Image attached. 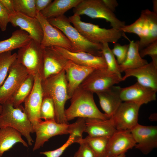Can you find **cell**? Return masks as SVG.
I'll list each match as a JSON object with an SVG mask.
<instances>
[{
	"label": "cell",
	"instance_id": "6da1fadb",
	"mask_svg": "<svg viewBox=\"0 0 157 157\" xmlns=\"http://www.w3.org/2000/svg\"><path fill=\"white\" fill-rule=\"evenodd\" d=\"M41 84L43 95L51 98L53 102L55 121L58 123L69 124L65 117V106L66 101L70 97L67 92L65 70L42 80Z\"/></svg>",
	"mask_w": 157,
	"mask_h": 157
},
{
	"label": "cell",
	"instance_id": "7a4b0ae2",
	"mask_svg": "<svg viewBox=\"0 0 157 157\" xmlns=\"http://www.w3.org/2000/svg\"><path fill=\"white\" fill-rule=\"evenodd\" d=\"M93 94L79 87L76 89L70 99V106L65 110V117L67 122L76 117L104 120L109 119L107 115L101 112L97 107Z\"/></svg>",
	"mask_w": 157,
	"mask_h": 157
},
{
	"label": "cell",
	"instance_id": "3957f363",
	"mask_svg": "<svg viewBox=\"0 0 157 157\" xmlns=\"http://www.w3.org/2000/svg\"><path fill=\"white\" fill-rule=\"evenodd\" d=\"M53 26L61 31L71 43L72 52H85L101 56L102 44L91 42L85 38L72 26L68 18L64 15L47 19Z\"/></svg>",
	"mask_w": 157,
	"mask_h": 157
},
{
	"label": "cell",
	"instance_id": "277c9868",
	"mask_svg": "<svg viewBox=\"0 0 157 157\" xmlns=\"http://www.w3.org/2000/svg\"><path fill=\"white\" fill-rule=\"evenodd\" d=\"M0 114V128L10 127L18 131L26 139L28 144L32 145L33 140L31 135L34 133L32 125L21 105L15 108L8 101L2 105Z\"/></svg>",
	"mask_w": 157,
	"mask_h": 157
},
{
	"label": "cell",
	"instance_id": "5b68a950",
	"mask_svg": "<svg viewBox=\"0 0 157 157\" xmlns=\"http://www.w3.org/2000/svg\"><path fill=\"white\" fill-rule=\"evenodd\" d=\"M68 18L79 32L91 42L115 44L122 36L127 38L124 32L119 29L100 28L98 25L82 21L80 16L74 14Z\"/></svg>",
	"mask_w": 157,
	"mask_h": 157
},
{
	"label": "cell",
	"instance_id": "8992f818",
	"mask_svg": "<svg viewBox=\"0 0 157 157\" xmlns=\"http://www.w3.org/2000/svg\"><path fill=\"white\" fill-rule=\"evenodd\" d=\"M74 15H84L92 18L105 19L110 23L112 28L120 29L125 25V22L118 19L114 12L109 10L102 0H82L73 8Z\"/></svg>",
	"mask_w": 157,
	"mask_h": 157
},
{
	"label": "cell",
	"instance_id": "52a82bcc",
	"mask_svg": "<svg viewBox=\"0 0 157 157\" xmlns=\"http://www.w3.org/2000/svg\"><path fill=\"white\" fill-rule=\"evenodd\" d=\"M44 48L40 44L31 39L28 43L19 49L16 60L24 65L29 74L42 77Z\"/></svg>",
	"mask_w": 157,
	"mask_h": 157
},
{
	"label": "cell",
	"instance_id": "ba28073f",
	"mask_svg": "<svg viewBox=\"0 0 157 157\" xmlns=\"http://www.w3.org/2000/svg\"><path fill=\"white\" fill-rule=\"evenodd\" d=\"M121 75L111 72L107 68L95 69L83 81L80 87L91 93L105 90L122 81Z\"/></svg>",
	"mask_w": 157,
	"mask_h": 157
},
{
	"label": "cell",
	"instance_id": "9c48e42d",
	"mask_svg": "<svg viewBox=\"0 0 157 157\" xmlns=\"http://www.w3.org/2000/svg\"><path fill=\"white\" fill-rule=\"evenodd\" d=\"M28 74L25 67L16 59L10 66L7 77L0 87L1 104L11 98Z\"/></svg>",
	"mask_w": 157,
	"mask_h": 157
},
{
	"label": "cell",
	"instance_id": "30bf717a",
	"mask_svg": "<svg viewBox=\"0 0 157 157\" xmlns=\"http://www.w3.org/2000/svg\"><path fill=\"white\" fill-rule=\"evenodd\" d=\"M36 17L42 28L43 37L40 44L42 47L56 46L72 51L71 43L61 31L52 25L40 12H37Z\"/></svg>",
	"mask_w": 157,
	"mask_h": 157
},
{
	"label": "cell",
	"instance_id": "8fae6325",
	"mask_svg": "<svg viewBox=\"0 0 157 157\" xmlns=\"http://www.w3.org/2000/svg\"><path fill=\"white\" fill-rule=\"evenodd\" d=\"M140 106L133 102H123L110 118L118 131L130 130L138 124V113Z\"/></svg>",
	"mask_w": 157,
	"mask_h": 157
},
{
	"label": "cell",
	"instance_id": "7c38bea8",
	"mask_svg": "<svg viewBox=\"0 0 157 157\" xmlns=\"http://www.w3.org/2000/svg\"><path fill=\"white\" fill-rule=\"evenodd\" d=\"M42 78L39 75L34 77L33 89L24 103V111L33 128L42 121L40 116V109L43 94L42 86Z\"/></svg>",
	"mask_w": 157,
	"mask_h": 157
},
{
	"label": "cell",
	"instance_id": "4fadbf2b",
	"mask_svg": "<svg viewBox=\"0 0 157 157\" xmlns=\"http://www.w3.org/2000/svg\"><path fill=\"white\" fill-rule=\"evenodd\" d=\"M69 124L58 123L55 120H42L33 128L36 137L33 151L42 147L52 137L69 134Z\"/></svg>",
	"mask_w": 157,
	"mask_h": 157
},
{
	"label": "cell",
	"instance_id": "5bb4252c",
	"mask_svg": "<svg viewBox=\"0 0 157 157\" xmlns=\"http://www.w3.org/2000/svg\"><path fill=\"white\" fill-rule=\"evenodd\" d=\"M136 143L135 147L143 154H149L157 147V126L138 123L130 130Z\"/></svg>",
	"mask_w": 157,
	"mask_h": 157
},
{
	"label": "cell",
	"instance_id": "9a60e30c",
	"mask_svg": "<svg viewBox=\"0 0 157 157\" xmlns=\"http://www.w3.org/2000/svg\"><path fill=\"white\" fill-rule=\"evenodd\" d=\"M49 47L61 56L76 64L95 69L107 68L103 55L99 56L85 52H72L56 46Z\"/></svg>",
	"mask_w": 157,
	"mask_h": 157
},
{
	"label": "cell",
	"instance_id": "2e32d148",
	"mask_svg": "<svg viewBox=\"0 0 157 157\" xmlns=\"http://www.w3.org/2000/svg\"><path fill=\"white\" fill-rule=\"evenodd\" d=\"M157 90L142 85L137 82L121 88L120 97L123 102H133L141 106L156 99Z\"/></svg>",
	"mask_w": 157,
	"mask_h": 157
},
{
	"label": "cell",
	"instance_id": "e0dca14e",
	"mask_svg": "<svg viewBox=\"0 0 157 157\" xmlns=\"http://www.w3.org/2000/svg\"><path fill=\"white\" fill-rule=\"evenodd\" d=\"M136 144L130 130H117L109 139L107 156L114 157L125 154Z\"/></svg>",
	"mask_w": 157,
	"mask_h": 157
},
{
	"label": "cell",
	"instance_id": "ac0fdd59",
	"mask_svg": "<svg viewBox=\"0 0 157 157\" xmlns=\"http://www.w3.org/2000/svg\"><path fill=\"white\" fill-rule=\"evenodd\" d=\"M9 22L14 27H19L28 33L32 39L41 43L43 37L41 25L36 17L15 12L10 15Z\"/></svg>",
	"mask_w": 157,
	"mask_h": 157
},
{
	"label": "cell",
	"instance_id": "d6986e66",
	"mask_svg": "<svg viewBox=\"0 0 157 157\" xmlns=\"http://www.w3.org/2000/svg\"><path fill=\"white\" fill-rule=\"evenodd\" d=\"M94 69V68L79 65L69 60H67L64 70L67 81V92L70 98L83 81Z\"/></svg>",
	"mask_w": 157,
	"mask_h": 157
},
{
	"label": "cell",
	"instance_id": "ffe728a7",
	"mask_svg": "<svg viewBox=\"0 0 157 157\" xmlns=\"http://www.w3.org/2000/svg\"><path fill=\"white\" fill-rule=\"evenodd\" d=\"M122 81L130 76L136 77L137 82L144 86L157 90V67L151 62L138 68L124 72Z\"/></svg>",
	"mask_w": 157,
	"mask_h": 157
},
{
	"label": "cell",
	"instance_id": "44dd1931",
	"mask_svg": "<svg viewBox=\"0 0 157 157\" xmlns=\"http://www.w3.org/2000/svg\"><path fill=\"white\" fill-rule=\"evenodd\" d=\"M121 88L114 85L96 93L102 109L109 119L112 117L123 102L120 97Z\"/></svg>",
	"mask_w": 157,
	"mask_h": 157
},
{
	"label": "cell",
	"instance_id": "7402d4cb",
	"mask_svg": "<svg viewBox=\"0 0 157 157\" xmlns=\"http://www.w3.org/2000/svg\"><path fill=\"white\" fill-rule=\"evenodd\" d=\"M68 60L50 47L44 48L42 80L58 74L64 69Z\"/></svg>",
	"mask_w": 157,
	"mask_h": 157
},
{
	"label": "cell",
	"instance_id": "603a6c76",
	"mask_svg": "<svg viewBox=\"0 0 157 157\" xmlns=\"http://www.w3.org/2000/svg\"><path fill=\"white\" fill-rule=\"evenodd\" d=\"M84 132L92 137L110 138L117 131L110 119L106 120L95 118H85Z\"/></svg>",
	"mask_w": 157,
	"mask_h": 157
},
{
	"label": "cell",
	"instance_id": "cb8c5ba5",
	"mask_svg": "<svg viewBox=\"0 0 157 157\" xmlns=\"http://www.w3.org/2000/svg\"><path fill=\"white\" fill-rule=\"evenodd\" d=\"M119 30L124 32L134 33L139 37V51L145 47L150 29L149 22L142 11L140 17L134 23L129 25H125Z\"/></svg>",
	"mask_w": 157,
	"mask_h": 157
},
{
	"label": "cell",
	"instance_id": "d4e9b609",
	"mask_svg": "<svg viewBox=\"0 0 157 157\" xmlns=\"http://www.w3.org/2000/svg\"><path fill=\"white\" fill-rule=\"evenodd\" d=\"M22 135L20 133L12 128H0V157L17 143H21L28 147V143L22 138Z\"/></svg>",
	"mask_w": 157,
	"mask_h": 157
},
{
	"label": "cell",
	"instance_id": "484cf974",
	"mask_svg": "<svg viewBox=\"0 0 157 157\" xmlns=\"http://www.w3.org/2000/svg\"><path fill=\"white\" fill-rule=\"evenodd\" d=\"M130 43L126 59L119 65L120 73L127 69L138 68L148 63L147 61L140 56L139 49V41L134 42L129 40Z\"/></svg>",
	"mask_w": 157,
	"mask_h": 157
},
{
	"label": "cell",
	"instance_id": "4316f807",
	"mask_svg": "<svg viewBox=\"0 0 157 157\" xmlns=\"http://www.w3.org/2000/svg\"><path fill=\"white\" fill-rule=\"evenodd\" d=\"M82 0H55L45 9L40 12L47 19L64 15L68 10L77 6Z\"/></svg>",
	"mask_w": 157,
	"mask_h": 157
},
{
	"label": "cell",
	"instance_id": "83f0119b",
	"mask_svg": "<svg viewBox=\"0 0 157 157\" xmlns=\"http://www.w3.org/2000/svg\"><path fill=\"white\" fill-rule=\"evenodd\" d=\"M32 39L26 32L21 29L14 31L9 38L0 41V54L19 49Z\"/></svg>",
	"mask_w": 157,
	"mask_h": 157
},
{
	"label": "cell",
	"instance_id": "f1b7e54d",
	"mask_svg": "<svg viewBox=\"0 0 157 157\" xmlns=\"http://www.w3.org/2000/svg\"><path fill=\"white\" fill-rule=\"evenodd\" d=\"M34 77L29 74L18 89L7 101L15 108L21 105L31 92L34 84Z\"/></svg>",
	"mask_w": 157,
	"mask_h": 157
},
{
	"label": "cell",
	"instance_id": "f546056e",
	"mask_svg": "<svg viewBox=\"0 0 157 157\" xmlns=\"http://www.w3.org/2000/svg\"><path fill=\"white\" fill-rule=\"evenodd\" d=\"M109 138L107 137H92L88 135L82 140L92 149L96 157H106Z\"/></svg>",
	"mask_w": 157,
	"mask_h": 157
},
{
	"label": "cell",
	"instance_id": "4dcf8cb0",
	"mask_svg": "<svg viewBox=\"0 0 157 157\" xmlns=\"http://www.w3.org/2000/svg\"><path fill=\"white\" fill-rule=\"evenodd\" d=\"M17 53L12 54L11 51L0 54V87L6 78L10 68L16 60Z\"/></svg>",
	"mask_w": 157,
	"mask_h": 157
},
{
	"label": "cell",
	"instance_id": "1f68e13d",
	"mask_svg": "<svg viewBox=\"0 0 157 157\" xmlns=\"http://www.w3.org/2000/svg\"><path fill=\"white\" fill-rule=\"evenodd\" d=\"M16 12L31 17H36L37 11L35 0H12Z\"/></svg>",
	"mask_w": 157,
	"mask_h": 157
},
{
	"label": "cell",
	"instance_id": "d6a6232c",
	"mask_svg": "<svg viewBox=\"0 0 157 157\" xmlns=\"http://www.w3.org/2000/svg\"><path fill=\"white\" fill-rule=\"evenodd\" d=\"M102 52L107 65V69L111 72L121 75L119 70V65L108 46V43L102 44Z\"/></svg>",
	"mask_w": 157,
	"mask_h": 157
},
{
	"label": "cell",
	"instance_id": "836d02e7",
	"mask_svg": "<svg viewBox=\"0 0 157 157\" xmlns=\"http://www.w3.org/2000/svg\"><path fill=\"white\" fill-rule=\"evenodd\" d=\"M40 116L41 119L45 120H55V112L54 103L50 97L43 95L41 104Z\"/></svg>",
	"mask_w": 157,
	"mask_h": 157
},
{
	"label": "cell",
	"instance_id": "e575fe53",
	"mask_svg": "<svg viewBox=\"0 0 157 157\" xmlns=\"http://www.w3.org/2000/svg\"><path fill=\"white\" fill-rule=\"evenodd\" d=\"M80 139H81L76 135H70L67 141L59 148L52 151L40 152V154L45 155L47 157H59L69 146L73 143H78Z\"/></svg>",
	"mask_w": 157,
	"mask_h": 157
},
{
	"label": "cell",
	"instance_id": "d590c367",
	"mask_svg": "<svg viewBox=\"0 0 157 157\" xmlns=\"http://www.w3.org/2000/svg\"><path fill=\"white\" fill-rule=\"evenodd\" d=\"M129 44L121 45L119 43L114 44L113 48L111 49L114 55L117 57L118 64L120 65L125 61L128 51Z\"/></svg>",
	"mask_w": 157,
	"mask_h": 157
},
{
	"label": "cell",
	"instance_id": "8d00e7d4",
	"mask_svg": "<svg viewBox=\"0 0 157 157\" xmlns=\"http://www.w3.org/2000/svg\"><path fill=\"white\" fill-rule=\"evenodd\" d=\"M139 54L142 58L147 55L150 56L152 59V62L157 67V40L139 51Z\"/></svg>",
	"mask_w": 157,
	"mask_h": 157
},
{
	"label": "cell",
	"instance_id": "74e56055",
	"mask_svg": "<svg viewBox=\"0 0 157 157\" xmlns=\"http://www.w3.org/2000/svg\"><path fill=\"white\" fill-rule=\"evenodd\" d=\"M85 118L78 117L74 123L69 125V135L74 134L82 138V134L85 130Z\"/></svg>",
	"mask_w": 157,
	"mask_h": 157
},
{
	"label": "cell",
	"instance_id": "f35d334b",
	"mask_svg": "<svg viewBox=\"0 0 157 157\" xmlns=\"http://www.w3.org/2000/svg\"><path fill=\"white\" fill-rule=\"evenodd\" d=\"M83 138L80 140L78 143L80 147L75 153L74 157H96L92 149L86 142L83 140Z\"/></svg>",
	"mask_w": 157,
	"mask_h": 157
},
{
	"label": "cell",
	"instance_id": "ab89813d",
	"mask_svg": "<svg viewBox=\"0 0 157 157\" xmlns=\"http://www.w3.org/2000/svg\"><path fill=\"white\" fill-rule=\"evenodd\" d=\"M10 14L0 2V29L5 31L9 22Z\"/></svg>",
	"mask_w": 157,
	"mask_h": 157
},
{
	"label": "cell",
	"instance_id": "60d3db41",
	"mask_svg": "<svg viewBox=\"0 0 157 157\" xmlns=\"http://www.w3.org/2000/svg\"><path fill=\"white\" fill-rule=\"evenodd\" d=\"M52 0H35V5L37 12L45 9L52 2Z\"/></svg>",
	"mask_w": 157,
	"mask_h": 157
},
{
	"label": "cell",
	"instance_id": "b9f144b4",
	"mask_svg": "<svg viewBox=\"0 0 157 157\" xmlns=\"http://www.w3.org/2000/svg\"><path fill=\"white\" fill-rule=\"evenodd\" d=\"M0 2L10 15L15 12L14 9L12 0H0Z\"/></svg>",
	"mask_w": 157,
	"mask_h": 157
},
{
	"label": "cell",
	"instance_id": "7bdbcfd3",
	"mask_svg": "<svg viewBox=\"0 0 157 157\" xmlns=\"http://www.w3.org/2000/svg\"><path fill=\"white\" fill-rule=\"evenodd\" d=\"M105 5L109 10L114 12L118 3L116 0H102Z\"/></svg>",
	"mask_w": 157,
	"mask_h": 157
},
{
	"label": "cell",
	"instance_id": "ee69618b",
	"mask_svg": "<svg viewBox=\"0 0 157 157\" xmlns=\"http://www.w3.org/2000/svg\"><path fill=\"white\" fill-rule=\"evenodd\" d=\"M153 12L157 14V0H153Z\"/></svg>",
	"mask_w": 157,
	"mask_h": 157
},
{
	"label": "cell",
	"instance_id": "f6af8a7d",
	"mask_svg": "<svg viewBox=\"0 0 157 157\" xmlns=\"http://www.w3.org/2000/svg\"><path fill=\"white\" fill-rule=\"evenodd\" d=\"M126 157V155L125 154H123L120 155H119L118 156L114 157ZM106 157H108L107 156Z\"/></svg>",
	"mask_w": 157,
	"mask_h": 157
},
{
	"label": "cell",
	"instance_id": "bcb514c9",
	"mask_svg": "<svg viewBox=\"0 0 157 157\" xmlns=\"http://www.w3.org/2000/svg\"><path fill=\"white\" fill-rule=\"evenodd\" d=\"M2 105L0 104V114L2 110Z\"/></svg>",
	"mask_w": 157,
	"mask_h": 157
},
{
	"label": "cell",
	"instance_id": "7dc6e473",
	"mask_svg": "<svg viewBox=\"0 0 157 157\" xmlns=\"http://www.w3.org/2000/svg\"><path fill=\"white\" fill-rule=\"evenodd\" d=\"M74 157V156H73V157Z\"/></svg>",
	"mask_w": 157,
	"mask_h": 157
}]
</instances>
